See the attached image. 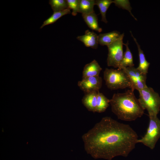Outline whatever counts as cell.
I'll use <instances>...</instances> for the list:
<instances>
[{
	"label": "cell",
	"mask_w": 160,
	"mask_h": 160,
	"mask_svg": "<svg viewBox=\"0 0 160 160\" xmlns=\"http://www.w3.org/2000/svg\"><path fill=\"white\" fill-rule=\"evenodd\" d=\"M68 8L72 10V14L76 16L78 12L79 0H66Z\"/></svg>",
	"instance_id": "22"
},
{
	"label": "cell",
	"mask_w": 160,
	"mask_h": 160,
	"mask_svg": "<svg viewBox=\"0 0 160 160\" xmlns=\"http://www.w3.org/2000/svg\"><path fill=\"white\" fill-rule=\"evenodd\" d=\"M115 5L119 8L127 10L130 13L131 15L136 20L137 19L133 16L131 11L132 8L130 6V4L129 0H114L113 1Z\"/></svg>",
	"instance_id": "21"
},
{
	"label": "cell",
	"mask_w": 160,
	"mask_h": 160,
	"mask_svg": "<svg viewBox=\"0 0 160 160\" xmlns=\"http://www.w3.org/2000/svg\"><path fill=\"white\" fill-rule=\"evenodd\" d=\"M120 33L116 31L100 33L98 35V43L101 46H107L118 39L120 36Z\"/></svg>",
	"instance_id": "12"
},
{
	"label": "cell",
	"mask_w": 160,
	"mask_h": 160,
	"mask_svg": "<svg viewBox=\"0 0 160 160\" xmlns=\"http://www.w3.org/2000/svg\"><path fill=\"white\" fill-rule=\"evenodd\" d=\"M70 10L68 8L62 11L54 12L50 17L44 22L40 28H42L46 25L54 23L63 16L70 14Z\"/></svg>",
	"instance_id": "19"
},
{
	"label": "cell",
	"mask_w": 160,
	"mask_h": 160,
	"mask_svg": "<svg viewBox=\"0 0 160 160\" xmlns=\"http://www.w3.org/2000/svg\"><path fill=\"white\" fill-rule=\"evenodd\" d=\"M82 16L89 28L98 32L102 31V28L99 26L97 17L95 12L88 14H82Z\"/></svg>",
	"instance_id": "14"
},
{
	"label": "cell",
	"mask_w": 160,
	"mask_h": 160,
	"mask_svg": "<svg viewBox=\"0 0 160 160\" xmlns=\"http://www.w3.org/2000/svg\"><path fill=\"white\" fill-rule=\"evenodd\" d=\"M130 33L137 45L138 52L139 63V65L137 68L142 72L147 74L150 65V63L146 60L143 51L141 49L140 45L136 39L133 36L131 31H130Z\"/></svg>",
	"instance_id": "13"
},
{
	"label": "cell",
	"mask_w": 160,
	"mask_h": 160,
	"mask_svg": "<svg viewBox=\"0 0 160 160\" xmlns=\"http://www.w3.org/2000/svg\"><path fill=\"white\" fill-rule=\"evenodd\" d=\"M82 139L84 150L93 158L111 160L117 156H127L135 148L138 136L129 125L105 116Z\"/></svg>",
	"instance_id": "1"
},
{
	"label": "cell",
	"mask_w": 160,
	"mask_h": 160,
	"mask_svg": "<svg viewBox=\"0 0 160 160\" xmlns=\"http://www.w3.org/2000/svg\"><path fill=\"white\" fill-rule=\"evenodd\" d=\"M139 102L148 116H157L160 110V97L151 87L148 86L139 91Z\"/></svg>",
	"instance_id": "4"
},
{
	"label": "cell",
	"mask_w": 160,
	"mask_h": 160,
	"mask_svg": "<svg viewBox=\"0 0 160 160\" xmlns=\"http://www.w3.org/2000/svg\"><path fill=\"white\" fill-rule=\"evenodd\" d=\"M103 77L106 85L110 89L129 88L135 90L129 77L123 69L106 68Z\"/></svg>",
	"instance_id": "3"
},
{
	"label": "cell",
	"mask_w": 160,
	"mask_h": 160,
	"mask_svg": "<svg viewBox=\"0 0 160 160\" xmlns=\"http://www.w3.org/2000/svg\"><path fill=\"white\" fill-rule=\"evenodd\" d=\"M129 77L133 88L138 91L147 87L146 81L147 74H145L134 67L123 69Z\"/></svg>",
	"instance_id": "7"
},
{
	"label": "cell",
	"mask_w": 160,
	"mask_h": 160,
	"mask_svg": "<svg viewBox=\"0 0 160 160\" xmlns=\"http://www.w3.org/2000/svg\"><path fill=\"white\" fill-rule=\"evenodd\" d=\"M49 3L54 12L62 11L68 8L66 0H50Z\"/></svg>",
	"instance_id": "20"
},
{
	"label": "cell",
	"mask_w": 160,
	"mask_h": 160,
	"mask_svg": "<svg viewBox=\"0 0 160 160\" xmlns=\"http://www.w3.org/2000/svg\"><path fill=\"white\" fill-rule=\"evenodd\" d=\"M102 79L99 76L82 78L78 83V85L85 94L99 91L102 87Z\"/></svg>",
	"instance_id": "8"
},
{
	"label": "cell",
	"mask_w": 160,
	"mask_h": 160,
	"mask_svg": "<svg viewBox=\"0 0 160 160\" xmlns=\"http://www.w3.org/2000/svg\"><path fill=\"white\" fill-rule=\"evenodd\" d=\"M112 3L113 1L111 0H95V4L97 6L100 10L102 17L101 21L105 23L108 22L106 16L107 11Z\"/></svg>",
	"instance_id": "17"
},
{
	"label": "cell",
	"mask_w": 160,
	"mask_h": 160,
	"mask_svg": "<svg viewBox=\"0 0 160 160\" xmlns=\"http://www.w3.org/2000/svg\"><path fill=\"white\" fill-rule=\"evenodd\" d=\"M126 47V50L124 53L122 59L118 69H122L127 67H134L133 56L128 46L129 42L124 43Z\"/></svg>",
	"instance_id": "15"
},
{
	"label": "cell",
	"mask_w": 160,
	"mask_h": 160,
	"mask_svg": "<svg viewBox=\"0 0 160 160\" xmlns=\"http://www.w3.org/2000/svg\"><path fill=\"white\" fill-rule=\"evenodd\" d=\"M149 122L146 132L141 138L137 140L151 149L154 148L160 137V120L157 116H150Z\"/></svg>",
	"instance_id": "5"
},
{
	"label": "cell",
	"mask_w": 160,
	"mask_h": 160,
	"mask_svg": "<svg viewBox=\"0 0 160 160\" xmlns=\"http://www.w3.org/2000/svg\"><path fill=\"white\" fill-rule=\"evenodd\" d=\"M95 0H79L78 12L82 14H88L94 12Z\"/></svg>",
	"instance_id": "16"
},
{
	"label": "cell",
	"mask_w": 160,
	"mask_h": 160,
	"mask_svg": "<svg viewBox=\"0 0 160 160\" xmlns=\"http://www.w3.org/2000/svg\"><path fill=\"white\" fill-rule=\"evenodd\" d=\"M102 70V68L97 61L94 60L84 66L82 71V79L99 76Z\"/></svg>",
	"instance_id": "10"
},
{
	"label": "cell",
	"mask_w": 160,
	"mask_h": 160,
	"mask_svg": "<svg viewBox=\"0 0 160 160\" xmlns=\"http://www.w3.org/2000/svg\"><path fill=\"white\" fill-rule=\"evenodd\" d=\"M124 36L123 33L121 34L118 39L107 46L108 53L107 61L108 66L119 68L124 55L123 39Z\"/></svg>",
	"instance_id": "6"
},
{
	"label": "cell",
	"mask_w": 160,
	"mask_h": 160,
	"mask_svg": "<svg viewBox=\"0 0 160 160\" xmlns=\"http://www.w3.org/2000/svg\"><path fill=\"white\" fill-rule=\"evenodd\" d=\"M110 100L103 93L98 91L97 93L96 112L101 113L105 112L109 105Z\"/></svg>",
	"instance_id": "18"
},
{
	"label": "cell",
	"mask_w": 160,
	"mask_h": 160,
	"mask_svg": "<svg viewBox=\"0 0 160 160\" xmlns=\"http://www.w3.org/2000/svg\"><path fill=\"white\" fill-rule=\"evenodd\" d=\"M134 91L130 89L124 93L114 94L110 99L112 111L119 119L127 121H134L144 113V110Z\"/></svg>",
	"instance_id": "2"
},
{
	"label": "cell",
	"mask_w": 160,
	"mask_h": 160,
	"mask_svg": "<svg viewBox=\"0 0 160 160\" xmlns=\"http://www.w3.org/2000/svg\"><path fill=\"white\" fill-rule=\"evenodd\" d=\"M97 92L86 93L82 99V103L88 110L95 113L97 108Z\"/></svg>",
	"instance_id": "11"
},
{
	"label": "cell",
	"mask_w": 160,
	"mask_h": 160,
	"mask_svg": "<svg viewBox=\"0 0 160 160\" xmlns=\"http://www.w3.org/2000/svg\"><path fill=\"white\" fill-rule=\"evenodd\" d=\"M77 39L82 42L87 47L97 49L98 44V35L93 31L87 30L84 35L78 36Z\"/></svg>",
	"instance_id": "9"
}]
</instances>
